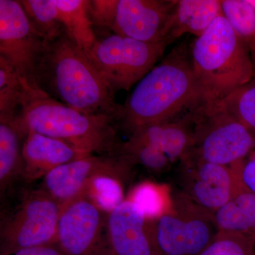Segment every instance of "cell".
<instances>
[{
	"label": "cell",
	"instance_id": "277c9868",
	"mask_svg": "<svg viewBox=\"0 0 255 255\" xmlns=\"http://www.w3.org/2000/svg\"><path fill=\"white\" fill-rule=\"evenodd\" d=\"M189 55L207 103L219 102L255 78L251 53L223 14L194 40Z\"/></svg>",
	"mask_w": 255,
	"mask_h": 255
},
{
	"label": "cell",
	"instance_id": "ac0fdd59",
	"mask_svg": "<svg viewBox=\"0 0 255 255\" xmlns=\"http://www.w3.org/2000/svg\"><path fill=\"white\" fill-rule=\"evenodd\" d=\"M26 133L13 119H0V196L1 200L22 180V147Z\"/></svg>",
	"mask_w": 255,
	"mask_h": 255
},
{
	"label": "cell",
	"instance_id": "d6986e66",
	"mask_svg": "<svg viewBox=\"0 0 255 255\" xmlns=\"http://www.w3.org/2000/svg\"><path fill=\"white\" fill-rule=\"evenodd\" d=\"M65 34L87 53L97 42L87 0H55Z\"/></svg>",
	"mask_w": 255,
	"mask_h": 255
},
{
	"label": "cell",
	"instance_id": "5bb4252c",
	"mask_svg": "<svg viewBox=\"0 0 255 255\" xmlns=\"http://www.w3.org/2000/svg\"><path fill=\"white\" fill-rule=\"evenodd\" d=\"M107 239L110 255H158L153 221L127 199L107 216Z\"/></svg>",
	"mask_w": 255,
	"mask_h": 255
},
{
	"label": "cell",
	"instance_id": "9a60e30c",
	"mask_svg": "<svg viewBox=\"0 0 255 255\" xmlns=\"http://www.w3.org/2000/svg\"><path fill=\"white\" fill-rule=\"evenodd\" d=\"M90 155L62 140L28 132L23 142L22 180L33 182L59 166Z\"/></svg>",
	"mask_w": 255,
	"mask_h": 255
},
{
	"label": "cell",
	"instance_id": "83f0119b",
	"mask_svg": "<svg viewBox=\"0 0 255 255\" xmlns=\"http://www.w3.org/2000/svg\"><path fill=\"white\" fill-rule=\"evenodd\" d=\"M199 255H255V241L241 233L219 231Z\"/></svg>",
	"mask_w": 255,
	"mask_h": 255
},
{
	"label": "cell",
	"instance_id": "3957f363",
	"mask_svg": "<svg viewBox=\"0 0 255 255\" xmlns=\"http://www.w3.org/2000/svg\"><path fill=\"white\" fill-rule=\"evenodd\" d=\"M21 82L16 119L26 133L33 132L58 139L89 155L118 153L121 142L113 119L81 113L54 100L39 87Z\"/></svg>",
	"mask_w": 255,
	"mask_h": 255
},
{
	"label": "cell",
	"instance_id": "f1b7e54d",
	"mask_svg": "<svg viewBox=\"0 0 255 255\" xmlns=\"http://www.w3.org/2000/svg\"><path fill=\"white\" fill-rule=\"evenodd\" d=\"M242 184L255 195V149L240 165Z\"/></svg>",
	"mask_w": 255,
	"mask_h": 255
},
{
	"label": "cell",
	"instance_id": "5b68a950",
	"mask_svg": "<svg viewBox=\"0 0 255 255\" xmlns=\"http://www.w3.org/2000/svg\"><path fill=\"white\" fill-rule=\"evenodd\" d=\"M193 112L194 141L188 157L233 166L244 161L255 150L254 132L219 104L205 102Z\"/></svg>",
	"mask_w": 255,
	"mask_h": 255
},
{
	"label": "cell",
	"instance_id": "4316f807",
	"mask_svg": "<svg viewBox=\"0 0 255 255\" xmlns=\"http://www.w3.org/2000/svg\"><path fill=\"white\" fill-rule=\"evenodd\" d=\"M118 152L128 156L134 164H141L152 172H164L172 164L167 155L157 147L132 137L127 142H121Z\"/></svg>",
	"mask_w": 255,
	"mask_h": 255
},
{
	"label": "cell",
	"instance_id": "30bf717a",
	"mask_svg": "<svg viewBox=\"0 0 255 255\" xmlns=\"http://www.w3.org/2000/svg\"><path fill=\"white\" fill-rule=\"evenodd\" d=\"M47 45L30 22L19 1L0 0V56L31 86L38 87Z\"/></svg>",
	"mask_w": 255,
	"mask_h": 255
},
{
	"label": "cell",
	"instance_id": "7a4b0ae2",
	"mask_svg": "<svg viewBox=\"0 0 255 255\" xmlns=\"http://www.w3.org/2000/svg\"><path fill=\"white\" fill-rule=\"evenodd\" d=\"M38 87H46L60 102L81 113L104 116L118 122L123 105L115 102L88 54L65 32L48 43L38 75Z\"/></svg>",
	"mask_w": 255,
	"mask_h": 255
},
{
	"label": "cell",
	"instance_id": "d4e9b609",
	"mask_svg": "<svg viewBox=\"0 0 255 255\" xmlns=\"http://www.w3.org/2000/svg\"><path fill=\"white\" fill-rule=\"evenodd\" d=\"M216 103L255 132V78Z\"/></svg>",
	"mask_w": 255,
	"mask_h": 255
},
{
	"label": "cell",
	"instance_id": "f546056e",
	"mask_svg": "<svg viewBox=\"0 0 255 255\" xmlns=\"http://www.w3.org/2000/svg\"><path fill=\"white\" fill-rule=\"evenodd\" d=\"M9 255H65L57 246H41L20 250Z\"/></svg>",
	"mask_w": 255,
	"mask_h": 255
},
{
	"label": "cell",
	"instance_id": "7402d4cb",
	"mask_svg": "<svg viewBox=\"0 0 255 255\" xmlns=\"http://www.w3.org/2000/svg\"><path fill=\"white\" fill-rule=\"evenodd\" d=\"M19 2L30 22L46 43L55 41L65 32L55 0H21Z\"/></svg>",
	"mask_w": 255,
	"mask_h": 255
},
{
	"label": "cell",
	"instance_id": "2e32d148",
	"mask_svg": "<svg viewBox=\"0 0 255 255\" xmlns=\"http://www.w3.org/2000/svg\"><path fill=\"white\" fill-rule=\"evenodd\" d=\"M194 110L180 118L138 128L130 137L148 142L164 152L172 163L187 158L194 141Z\"/></svg>",
	"mask_w": 255,
	"mask_h": 255
},
{
	"label": "cell",
	"instance_id": "e0dca14e",
	"mask_svg": "<svg viewBox=\"0 0 255 255\" xmlns=\"http://www.w3.org/2000/svg\"><path fill=\"white\" fill-rule=\"evenodd\" d=\"M221 14V0H177L164 41L170 44L184 33L200 36Z\"/></svg>",
	"mask_w": 255,
	"mask_h": 255
},
{
	"label": "cell",
	"instance_id": "ba28073f",
	"mask_svg": "<svg viewBox=\"0 0 255 255\" xmlns=\"http://www.w3.org/2000/svg\"><path fill=\"white\" fill-rule=\"evenodd\" d=\"M176 0H92L94 26L144 42L164 41Z\"/></svg>",
	"mask_w": 255,
	"mask_h": 255
},
{
	"label": "cell",
	"instance_id": "7c38bea8",
	"mask_svg": "<svg viewBox=\"0 0 255 255\" xmlns=\"http://www.w3.org/2000/svg\"><path fill=\"white\" fill-rule=\"evenodd\" d=\"M133 164L122 153L87 156L50 171L43 177L41 189L63 206L80 197L93 178L107 174L124 180Z\"/></svg>",
	"mask_w": 255,
	"mask_h": 255
},
{
	"label": "cell",
	"instance_id": "44dd1931",
	"mask_svg": "<svg viewBox=\"0 0 255 255\" xmlns=\"http://www.w3.org/2000/svg\"><path fill=\"white\" fill-rule=\"evenodd\" d=\"M127 199L134 203L150 221L172 212L174 208V195L168 186L150 181L135 185Z\"/></svg>",
	"mask_w": 255,
	"mask_h": 255
},
{
	"label": "cell",
	"instance_id": "4dcf8cb0",
	"mask_svg": "<svg viewBox=\"0 0 255 255\" xmlns=\"http://www.w3.org/2000/svg\"><path fill=\"white\" fill-rule=\"evenodd\" d=\"M248 2L251 4V6H253V7L254 8V9L255 10V0H248Z\"/></svg>",
	"mask_w": 255,
	"mask_h": 255
},
{
	"label": "cell",
	"instance_id": "8fae6325",
	"mask_svg": "<svg viewBox=\"0 0 255 255\" xmlns=\"http://www.w3.org/2000/svg\"><path fill=\"white\" fill-rule=\"evenodd\" d=\"M108 214L81 196L61 206L56 246L65 255H110Z\"/></svg>",
	"mask_w": 255,
	"mask_h": 255
},
{
	"label": "cell",
	"instance_id": "8992f818",
	"mask_svg": "<svg viewBox=\"0 0 255 255\" xmlns=\"http://www.w3.org/2000/svg\"><path fill=\"white\" fill-rule=\"evenodd\" d=\"M61 206L43 189L23 193L17 205L1 218V255L41 246H56Z\"/></svg>",
	"mask_w": 255,
	"mask_h": 255
},
{
	"label": "cell",
	"instance_id": "6da1fadb",
	"mask_svg": "<svg viewBox=\"0 0 255 255\" xmlns=\"http://www.w3.org/2000/svg\"><path fill=\"white\" fill-rule=\"evenodd\" d=\"M204 102L191 66L189 48L183 43L137 82L118 122L132 133L138 128L177 118Z\"/></svg>",
	"mask_w": 255,
	"mask_h": 255
},
{
	"label": "cell",
	"instance_id": "4fadbf2b",
	"mask_svg": "<svg viewBox=\"0 0 255 255\" xmlns=\"http://www.w3.org/2000/svg\"><path fill=\"white\" fill-rule=\"evenodd\" d=\"M182 162L181 192L210 212L214 214L245 189L240 176L242 162L224 166L191 157Z\"/></svg>",
	"mask_w": 255,
	"mask_h": 255
},
{
	"label": "cell",
	"instance_id": "9c48e42d",
	"mask_svg": "<svg viewBox=\"0 0 255 255\" xmlns=\"http://www.w3.org/2000/svg\"><path fill=\"white\" fill-rule=\"evenodd\" d=\"M158 255H199L219 233L214 213L182 192L174 196L172 212L153 221Z\"/></svg>",
	"mask_w": 255,
	"mask_h": 255
},
{
	"label": "cell",
	"instance_id": "1f68e13d",
	"mask_svg": "<svg viewBox=\"0 0 255 255\" xmlns=\"http://www.w3.org/2000/svg\"><path fill=\"white\" fill-rule=\"evenodd\" d=\"M252 60H253V64H254L255 70V51L253 52L251 54Z\"/></svg>",
	"mask_w": 255,
	"mask_h": 255
},
{
	"label": "cell",
	"instance_id": "603a6c76",
	"mask_svg": "<svg viewBox=\"0 0 255 255\" xmlns=\"http://www.w3.org/2000/svg\"><path fill=\"white\" fill-rule=\"evenodd\" d=\"M222 14L251 55L255 51V10L248 0H221Z\"/></svg>",
	"mask_w": 255,
	"mask_h": 255
},
{
	"label": "cell",
	"instance_id": "52a82bcc",
	"mask_svg": "<svg viewBox=\"0 0 255 255\" xmlns=\"http://www.w3.org/2000/svg\"><path fill=\"white\" fill-rule=\"evenodd\" d=\"M167 41L144 42L112 34L97 39L89 57L114 95L129 91L162 58Z\"/></svg>",
	"mask_w": 255,
	"mask_h": 255
},
{
	"label": "cell",
	"instance_id": "484cf974",
	"mask_svg": "<svg viewBox=\"0 0 255 255\" xmlns=\"http://www.w3.org/2000/svg\"><path fill=\"white\" fill-rule=\"evenodd\" d=\"M22 92V82L14 69L0 56V119L17 115Z\"/></svg>",
	"mask_w": 255,
	"mask_h": 255
},
{
	"label": "cell",
	"instance_id": "ffe728a7",
	"mask_svg": "<svg viewBox=\"0 0 255 255\" xmlns=\"http://www.w3.org/2000/svg\"><path fill=\"white\" fill-rule=\"evenodd\" d=\"M219 231L241 233L255 241V195L242 189L214 213Z\"/></svg>",
	"mask_w": 255,
	"mask_h": 255
},
{
	"label": "cell",
	"instance_id": "cb8c5ba5",
	"mask_svg": "<svg viewBox=\"0 0 255 255\" xmlns=\"http://www.w3.org/2000/svg\"><path fill=\"white\" fill-rule=\"evenodd\" d=\"M122 182V179L113 176H97L88 182L81 196L109 214L126 200Z\"/></svg>",
	"mask_w": 255,
	"mask_h": 255
}]
</instances>
